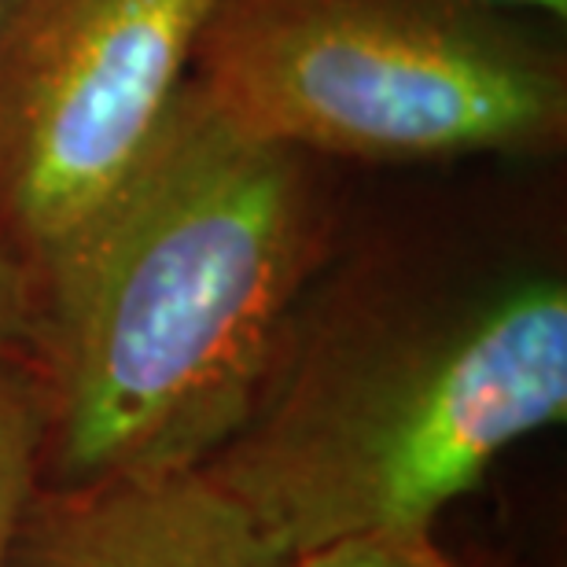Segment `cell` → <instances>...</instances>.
Here are the masks:
<instances>
[{"instance_id":"6da1fadb","label":"cell","mask_w":567,"mask_h":567,"mask_svg":"<svg viewBox=\"0 0 567 567\" xmlns=\"http://www.w3.org/2000/svg\"><path fill=\"white\" fill-rule=\"evenodd\" d=\"M336 233V163L251 137L181 85L133 174L33 277L41 480L207 468Z\"/></svg>"},{"instance_id":"7a4b0ae2","label":"cell","mask_w":567,"mask_h":567,"mask_svg":"<svg viewBox=\"0 0 567 567\" xmlns=\"http://www.w3.org/2000/svg\"><path fill=\"white\" fill-rule=\"evenodd\" d=\"M564 416L557 258L336 247L203 472L291 557L347 542L427 549L505 450Z\"/></svg>"},{"instance_id":"3957f363","label":"cell","mask_w":567,"mask_h":567,"mask_svg":"<svg viewBox=\"0 0 567 567\" xmlns=\"http://www.w3.org/2000/svg\"><path fill=\"white\" fill-rule=\"evenodd\" d=\"M188 82L336 166L549 163L567 144V27L480 0H214Z\"/></svg>"},{"instance_id":"277c9868","label":"cell","mask_w":567,"mask_h":567,"mask_svg":"<svg viewBox=\"0 0 567 567\" xmlns=\"http://www.w3.org/2000/svg\"><path fill=\"white\" fill-rule=\"evenodd\" d=\"M214 0H4L0 255L30 280L104 207L188 82Z\"/></svg>"},{"instance_id":"5b68a950","label":"cell","mask_w":567,"mask_h":567,"mask_svg":"<svg viewBox=\"0 0 567 567\" xmlns=\"http://www.w3.org/2000/svg\"><path fill=\"white\" fill-rule=\"evenodd\" d=\"M207 472L38 486L0 567H295Z\"/></svg>"},{"instance_id":"8992f818","label":"cell","mask_w":567,"mask_h":567,"mask_svg":"<svg viewBox=\"0 0 567 567\" xmlns=\"http://www.w3.org/2000/svg\"><path fill=\"white\" fill-rule=\"evenodd\" d=\"M49 402L33 361L0 354V560L41 486Z\"/></svg>"},{"instance_id":"52a82bcc","label":"cell","mask_w":567,"mask_h":567,"mask_svg":"<svg viewBox=\"0 0 567 567\" xmlns=\"http://www.w3.org/2000/svg\"><path fill=\"white\" fill-rule=\"evenodd\" d=\"M38 347V295L33 280L0 255V354L33 361Z\"/></svg>"},{"instance_id":"ba28073f","label":"cell","mask_w":567,"mask_h":567,"mask_svg":"<svg viewBox=\"0 0 567 567\" xmlns=\"http://www.w3.org/2000/svg\"><path fill=\"white\" fill-rule=\"evenodd\" d=\"M295 560H299L295 567H435L427 549H402L383 542H347V546L306 553Z\"/></svg>"},{"instance_id":"9c48e42d","label":"cell","mask_w":567,"mask_h":567,"mask_svg":"<svg viewBox=\"0 0 567 567\" xmlns=\"http://www.w3.org/2000/svg\"><path fill=\"white\" fill-rule=\"evenodd\" d=\"M480 4L502 8V11H519V16H538V19L567 27V0H480Z\"/></svg>"},{"instance_id":"30bf717a","label":"cell","mask_w":567,"mask_h":567,"mask_svg":"<svg viewBox=\"0 0 567 567\" xmlns=\"http://www.w3.org/2000/svg\"><path fill=\"white\" fill-rule=\"evenodd\" d=\"M0 8H4V0H0Z\"/></svg>"}]
</instances>
